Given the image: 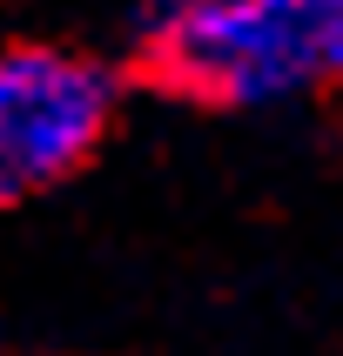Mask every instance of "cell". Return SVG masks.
Returning a JSON list of instances; mask_svg holds the SVG:
<instances>
[{
  "label": "cell",
  "mask_w": 343,
  "mask_h": 356,
  "mask_svg": "<svg viewBox=\"0 0 343 356\" xmlns=\"http://www.w3.org/2000/svg\"><path fill=\"white\" fill-rule=\"evenodd\" d=\"M128 101V67L81 40H0V209L74 181L108 148Z\"/></svg>",
  "instance_id": "2"
},
{
  "label": "cell",
  "mask_w": 343,
  "mask_h": 356,
  "mask_svg": "<svg viewBox=\"0 0 343 356\" xmlns=\"http://www.w3.org/2000/svg\"><path fill=\"white\" fill-rule=\"evenodd\" d=\"M330 14L310 0H135L121 20L128 74L216 115H282L323 95Z\"/></svg>",
  "instance_id": "1"
},
{
  "label": "cell",
  "mask_w": 343,
  "mask_h": 356,
  "mask_svg": "<svg viewBox=\"0 0 343 356\" xmlns=\"http://www.w3.org/2000/svg\"><path fill=\"white\" fill-rule=\"evenodd\" d=\"M310 7H323V14H330V20H337V14H343V0H310Z\"/></svg>",
  "instance_id": "4"
},
{
  "label": "cell",
  "mask_w": 343,
  "mask_h": 356,
  "mask_svg": "<svg viewBox=\"0 0 343 356\" xmlns=\"http://www.w3.org/2000/svg\"><path fill=\"white\" fill-rule=\"evenodd\" d=\"M323 95H343V14L323 34Z\"/></svg>",
  "instance_id": "3"
}]
</instances>
